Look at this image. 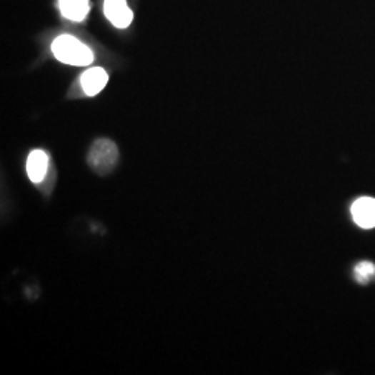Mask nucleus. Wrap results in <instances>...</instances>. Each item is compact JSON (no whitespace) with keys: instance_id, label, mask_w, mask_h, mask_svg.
<instances>
[{"instance_id":"0eeeda50","label":"nucleus","mask_w":375,"mask_h":375,"mask_svg":"<svg viewBox=\"0 0 375 375\" xmlns=\"http://www.w3.org/2000/svg\"><path fill=\"white\" fill-rule=\"evenodd\" d=\"M59 9L66 20L81 23L89 14V0H59Z\"/></svg>"},{"instance_id":"423d86ee","label":"nucleus","mask_w":375,"mask_h":375,"mask_svg":"<svg viewBox=\"0 0 375 375\" xmlns=\"http://www.w3.org/2000/svg\"><path fill=\"white\" fill-rule=\"evenodd\" d=\"M109 75L101 67H94L81 75V86L88 96H95L107 85Z\"/></svg>"},{"instance_id":"6e6552de","label":"nucleus","mask_w":375,"mask_h":375,"mask_svg":"<svg viewBox=\"0 0 375 375\" xmlns=\"http://www.w3.org/2000/svg\"><path fill=\"white\" fill-rule=\"evenodd\" d=\"M354 275L360 284H367L370 279L375 278V264L371 261H360L356 269Z\"/></svg>"},{"instance_id":"39448f33","label":"nucleus","mask_w":375,"mask_h":375,"mask_svg":"<svg viewBox=\"0 0 375 375\" xmlns=\"http://www.w3.org/2000/svg\"><path fill=\"white\" fill-rule=\"evenodd\" d=\"M49 157L44 150H32L26 160V174L34 184H39L44 181L48 173Z\"/></svg>"},{"instance_id":"f03ea898","label":"nucleus","mask_w":375,"mask_h":375,"mask_svg":"<svg viewBox=\"0 0 375 375\" xmlns=\"http://www.w3.org/2000/svg\"><path fill=\"white\" fill-rule=\"evenodd\" d=\"M86 160L96 174H110L119 163V148L113 141L101 138L92 144Z\"/></svg>"},{"instance_id":"f257e3e1","label":"nucleus","mask_w":375,"mask_h":375,"mask_svg":"<svg viewBox=\"0 0 375 375\" xmlns=\"http://www.w3.org/2000/svg\"><path fill=\"white\" fill-rule=\"evenodd\" d=\"M51 51L59 61L78 67L89 66L95 59L91 48L73 35L57 36L51 44Z\"/></svg>"},{"instance_id":"7ed1b4c3","label":"nucleus","mask_w":375,"mask_h":375,"mask_svg":"<svg viewBox=\"0 0 375 375\" xmlns=\"http://www.w3.org/2000/svg\"><path fill=\"white\" fill-rule=\"evenodd\" d=\"M103 11L106 19L120 29L129 26L134 20V13L126 4V0H104Z\"/></svg>"},{"instance_id":"20e7f679","label":"nucleus","mask_w":375,"mask_h":375,"mask_svg":"<svg viewBox=\"0 0 375 375\" xmlns=\"http://www.w3.org/2000/svg\"><path fill=\"white\" fill-rule=\"evenodd\" d=\"M351 216L356 224L361 228H374L375 226V199L361 198L356 200L351 206Z\"/></svg>"}]
</instances>
